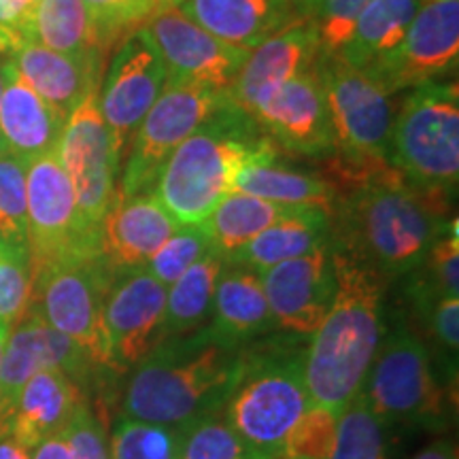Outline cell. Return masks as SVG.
I'll return each instance as SVG.
<instances>
[{
    "label": "cell",
    "mask_w": 459,
    "mask_h": 459,
    "mask_svg": "<svg viewBox=\"0 0 459 459\" xmlns=\"http://www.w3.org/2000/svg\"><path fill=\"white\" fill-rule=\"evenodd\" d=\"M321 179L334 200L330 247L383 281L415 271L451 230V196L415 187L387 160H353L334 152Z\"/></svg>",
    "instance_id": "obj_1"
},
{
    "label": "cell",
    "mask_w": 459,
    "mask_h": 459,
    "mask_svg": "<svg viewBox=\"0 0 459 459\" xmlns=\"http://www.w3.org/2000/svg\"><path fill=\"white\" fill-rule=\"evenodd\" d=\"M243 347L215 334L211 325L164 338L134 366L122 415L179 428L220 411L238 375Z\"/></svg>",
    "instance_id": "obj_2"
},
{
    "label": "cell",
    "mask_w": 459,
    "mask_h": 459,
    "mask_svg": "<svg viewBox=\"0 0 459 459\" xmlns=\"http://www.w3.org/2000/svg\"><path fill=\"white\" fill-rule=\"evenodd\" d=\"M332 257L336 274L334 300L307 344L304 378L311 404L341 412L364 387L385 336V281L334 249Z\"/></svg>",
    "instance_id": "obj_3"
},
{
    "label": "cell",
    "mask_w": 459,
    "mask_h": 459,
    "mask_svg": "<svg viewBox=\"0 0 459 459\" xmlns=\"http://www.w3.org/2000/svg\"><path fill=\"white\" fill-rule=\"evenodd\" d=\"M251 124L249 115L226 102L166 160L153 196L179 226H198L213 213L247 162L277 156L271 139L251 134Z\"/></svg>",
    "instance_id": "obj_4"
},
{
    "label": "cell",
    "mask_w": 459,
    "mask_h": 459,
    "mask_svg": "<svg viewBox=\"0 0 459 459\" xmlns=\"http://www.w3.org/2000/svg\"><path fill=\"white\" fill-rule=\"evenodd\" d=\"M302 334L251 341L240 351L238 375L220 412L247 445L279 459L285 436L311 404L304 378Z\"/></svg>",
    "instance_id": "obj_5"
},
{
    "label": "cell",
    "mask_w": 459,
    "mask_h": 459,
    "mask_svg": "<svg viewBox=\"0 0 459 459\" xmlns=\"http://www.w3.org/2000/svg\"><path fill=\"white\" fill-rule=\"evenodd\" d=\"M392 164L415 187L451 196L459 179L457 83H423L402 102L392 126Z\"/></svg>",
    "instance_id": "obj_6"
},
{
    "label": "cell",
    "mask_w": 459,
    "mask_h": 459,
    "mask_svg": "<svg viewBox=\"0 0 459 459\" xmlns=\"http://www.w3.org/2000/svg\"><path fill=\"white\" fill-rule=\"evenodd\" d=\"M361 392L385 423H445L446 394L436 377L432 351L409 325H395L383 336Z\"/></svg>",
    "instance_id": "obj_7"
},
{
    "label": "cell",
    "mask_w": 459,
    "mask_h": 459,
    "mask_svg": "<svg viewBox=\"0 0 459 459\" xmlns=\"http://www.w3.org/2000/svg\"><path fill=\"white\" fill-rule=\"evenodd\" d=\"M113 273L102 255L66 257L32 268V294L28 308L51 328L88 349L91 358L107 366L102 302Z\"/></svg>",
    "instance_id": "obj_8"
},
{
    "label": "cell",
    "mask_w": 459,
    "mask_h": 459,
    "mask_svg": "<svg viewBox=\"0 0 459 459\" xmlns=\"http://www.w3.org/2000/svg\"><path fill=\"white\" fill-rule=\"evenodd\" d=\"M226 102V91L166 82L156 105L149 108L132 136L117 192L122 196L153 192L172 152L221 111Z\"/></svg>",
    "instance_id": "obj_9"
},
{
    "label": "cell",
    "mask_w": 459,
    "mask_h": 459,
    "mask_svg": "<svg viewBox=\"0 0 459 459\" xmlns=\"http://www.w3.org/2000/svg\"><path fill=\"white\" fill-rule=\"evenodd\" d=\"M336 152L353 160L392 162V96L368 73L336 57H317Z\"/></svg>",
    "instance_id": "obj_10"
},
{
    "label": "cell",
    "mask_w": 459,
    "mask_h": 459,
    "mask_svg": "<svg viewBox=\"0 0 459 459\" xmlns=\"http://www.w3.org/2000/svg\"><path fill=\"white\" fill-rule=\"evenodd\" d=\"M28 251L32 268L43 264L100 254V234L85 226L74 189L57 152L26 166Z\"/></svg>",
    "instance_id": "obj_11"
},
{
    "label": "cell",
    "mask_w": 459,
    "mask_h": 459,
    "mask_svg": "<svg viewBox=\"0 0 459 459\" xmlns=\"http://www.w3.org/2000/svg\"><path fill=\"white\" fill-rule=\"evenodd\" d=\"M56 152L71 179L79 215L91 232L100 234L124 156L100 113L99 88L88 91L68 113Z\"/></svg>",
    "instance_id": "obj_12"
},
{
    "label": "cell",
    "mask_w": 459,
    "mask_h": 459,
    "mask_svg": "<svg viewBox=\"0 0 459 459\" xmlns=\"http://www.w3.org/2000/svg\"><path fill=\"white\" fill-rule=\"evenodd\" d=\"M457 56L459 0H429L421 4L404 39L361 71L394 96L395 91L438 82L455 71Z\"/></svg>",
    "instance_id": "obj_13"
},
{
    "label": "cell",
    "mask_w": 459,
    "mask_h": 459,
    "mask_svg": "<svg viewBox=\"0 0 459 459\" xmlns=\"http://www.w3.org/2000/svg\"><path fill=\"white\" fill-rule=\"evenodd\" d=\"M166 290L147 266L113 274L102 302L108 368H134L162 341Z\"/></svg>",
    "instance_id": "obj_14"
},
{
    "label": "cell",
    "mask_w": 459,
    "mask_h": 459,
    "mask_svg": "<svg viewBox=\"0 0 459 459\" xmlns=\"http://www.w3.org/2000/svg\"><path fill=\"white\" fill-rule=\"evenodd\" d=\"M145 28L166 68V82L228 91L251 49L238 48L204 30L179 7L158 11Z\"/></svg>",
    "instance_id": "obj_15"
},
{
    "label": "cell",
    "mask_w": 459,
    "mask_h": 459,
    "mask_svg": "<svg viewBox=\"0 0 459 459\" xmlns=\"http://www.w3.org/2000/svg\"><path fill=\"white\" fill-rule=\"evenodd\" d=\"M166 85V68L145 26L122 39L99 91L100 113L117 141L122 156L149 108Z\"/></svg>",
    "instance_id": "obj_16"
},
{
    "label": "cell",
    "mask_w": 459,
    "mask_h": 459,
    "mask_svg": "<svg viewBox=\"0 0 459 459\" xmlns=\"http://www.w3.org/2000/svg\"><path fill=\"white\" fill-rule=\"evenodd\" d=\"M96 364L99 361L91 358L88 349L51 328L48 321L28 308L22 319L11 325L4 344L0 364V426L34 375L60 370L82 387Z\"/></svg>",
    "instance_id": "obj_17"
},
{
    "label": "cell",
    "mask_w": 459,
    "mask_h": 459,
    "mask_svg": "<svg viewBox=\"0 0 459 459\" xmlns=\"http://www.w3.org/2000/svg\"><path fill=\"white\" fill-rule=\"evenodd\" d=\"M266 291L274 325L291 334L311 336L328 315L336 291L330 243L257 273Z\"/></svg>",
    "instance_id": "obj_18"
},
{
    "label": "cell",
    "mask_w": 459,
    "mask_h": 459,
    "mask_svg": "<svg viewBox=\"0 0 459 459\" xmlns=\"http://www.w3.org/2000/svg\"><path fill=\"white\" fill-rule=\"evenodd\" d=\"M254 119L271 132L273 141L298 156L325 160L336 152L328 105L315 66L273 91L255 108Z\"/></svg>",
    "instance_id": "obj_19"
},
{
    "label": "cell",
    "mask_w": 459,
    "mask_h": 459,
    "mask_svg": "<svg viewBox=\"0 0 459 459\" xmlns=\"http://www.w3.org/2000/svg\"><path fill=\"white\" fill-rule=\"evenodd\" d=\"M317 57V32L311 17L304 15L249 51L237 82L226 91L228 105L254 119L255 108L273 91L313 68Z\"/></svg>",
    "instance_id": "obj_20"
},
{
    "label": "cell",
    "mask_w": 459,
    "mask_h": 459,
    "mask_svg": "<svg viewBox=\"0 0 459 459\" xmlns=\"http://www.w3.org/2000/svg\"><path fill=\"white\" fill-rule=\"evenodd\" d=\"M179 230L153 192L122 196L115 189L105 220L100 223V254L115 273L143 268Z\"/></svg>",
    "instance_id": "obj_21"
},
{
    "label": "cell",
    "mask_w": 459,
    "mask_h": 459,
    "mask_svg": "<svg viewBox=\"0 0 459 459\" xmlns=\"http://www.w3.org/2000/svg\"><path fill=\"white\" fill-rule=\"evenodd\" d=\"M0 136L11 156L26 166L56 152L66 117L48 105L22 77L13 62L0 65Z\"/></svg>",
    "instance_id": "obj_22"
},
{
    "label": "cell",
    "mask_w": 459,
    "mask_h": 459,
    "mask_svg": "<svg viewBox=\"0 0 459 459\" xmlns=\"http://www.w3.org/2000/svg\"><path fill=\"white\" fill-rule=\"evenodd\" d=\"M179 9L221 41L245 49L304 17L300 0H186Z\"/></svg>",
    "instance_id": "obj_23"
},
{
    "label": "cell",
    "mask_w": 459,
    "mask_h": 459,
    "mask_svg": "<svg viewBox=\"0 0 459 459\" xmlns=\"http://www.w3.org/2000/svg\"><path fill=\"white\" fill-rule=\"evenodd\" d=\"M83 400L82 387L71 377L60 370H43L26 383L0 429H7L34 451L43 440L65 432Z\"/></svg>",
    "instance_id": "obj_24"
},
{
    "label": "cell",
    "mask_w": 459,
    "mask_h": 459,
    "mask_svg": "<svg viewBox=\"0 0 459 459\" xmlns=\"http://www.w3.org/2000/svg\"><path fill=\"white\" fill-rule=\"evenodd\" d=\"M9 60L26 83L65 117L88 91L99 88L100 56L77 57L48 49L39 43H22Z\"/></svg>",
    "instance_id": "obj_25"
},
{
    "label": "cell",
    "mask_w": 459,
    "mask_h": 459,
    "mask_svg": "<svg viewBox=\"0 0 459 459\" xmlns=\"http://www.w3.org/2000/svg\"><path fill=\"white\" fill-rule=\"evenodd\" d=\"M209 325L215 334L240 347L277 328L260 274L243 266H223Z\"/></svg>",
    "instance_id": "obj_26"
},
{
    "label": "cell",
    "mask_w": 459,
    "mask_h": 459,
    "mask_svg": "<svg viewBox=\"0 0 459 459\" xmlns=\"http://www.w3.org/2000/svg\"><path fill=\"white\" fill-rule=\"evenodd\" d=\"M330 243V215L321 209L302 206L296 213L266 228L240 247L226 264L262 273L274 264L307 255Z\"/></svg>",
    "instance_id": "obj_27"
},
{
    "label": "cell",
    "mask_w": 459,
    "mask_h": 459,
    "mask_svg": "<svg viewBox=\"0 0 459 459\" xmlns=\"http://www.w3.org/2000/svg\"><path fill=\"white\" fill-rule=\"evenodd\" d=\"M298 209L302 206L274 204L232 189L203 221V228L209 237L211 249L226 262L234 251L254 240L266 228L296 213Z\"/></svg>",
    "instance_id": "obj_28"
},
{
    "label": "cell",
    "mask_w": 459,
    "mask_h": 459,
    "mask_svg": "<svg viewBox=\"0 0 459 459\" xmlns=\"http://www.w3.org/2000/svg\"><path fill=\"white\" fill-rule=\"evenodd\" d=\"M277 156L247 162L234 177L232 189L285 206H311L330 215L334 194L321 177L274 164Z\"/></svg>",
    "instance_id": "obj_29"
},
{
    "label": "cell",
    "mask_w": 459,
    "mask_h": 459,
    "mask_svg": "<svg viewBox=\"0 0 459 459\" xmlns=\"http://www.w3.org/2000/svg\"><path fill=\"white\" fill-rule=\"evenodd\" d=\"M421 9V0H370L336 60L366 68L398 45Z\"/></svg>",
    "instance_id": "obj_30"
},
{
    "label": "cell",
    "mask_w": 459,
    "mask_h": 459,
    "mask_svg": "<svg viewBox=\"0 0 459 459\" xmlns=\"http://www.w3.org/2000/svg\"><path fill=\"white\" fill-rule=\"evenodd\" d=\"M223 266V257L211 249L166 290L162 341L204 328L211 319L215 285Z\"/></svg>",
    "instance_id": "obj_31"
},
{
    "label": "cell",
    "mask_w": 459,
    "mask_h": 459,
    "mask_svg": "<svg viewBox=\"0 0 459 459\" xmlns=\"http://www.w3.org/2000/svg\"><path fill=\"white\" fill-rule=\"evenodd\" d=\"M28 39L66 56L102 57L94 22L82 0H37Z\"/></svg>",
    "instance_id": "obj_32"
},
{
    "label": "cell",
    "mask_w": 459,
    "mask_h": 459,
    "mask_svg": "<svg viewBox=\"0 0 459 459\" xmlns=\"http://www.w3.org/2000/svg\"><path fill=\"white\" fill-rule=\"evenodd\" d=\"M330 459H389L385 421L359 392L338 412L336 443Z\"/></svg>",
    "instance_id": "obj_33"
},
{
    "label": "cell",
    "mask_w": 459,
    "mask_h": 459,
    "mask_svg": "<svg viewBox=\"0 0 459 459\" xmlns=\"http://www.w3.org/2000/svg\"><path fill=\"white\" fill-rule=\"evenodd\" d=\"M179 459H266L247 445L220 411L179 426Z\"/></svg>",
    "instance_id": "obj_34"
},
{
    "label": "cell",
    "mask_w": 459,
    "mask_h": 459,
    "mask_svg": "<svg viewBox=\"0 0 459 459\" xmlns=\"http://www.w3.org/2000/svg\"><path fill=\"white\" fill-rule=\"evenodd\" d=\"M111 459H179V428L122 415L111 429Z\"/></svg>",
    "instance_id": "obj_35"
},
{
    "label": "cell",
    "mask_w": 459,
    "mask_h": 459,
    "mask_svg": "<svg viewBox=\"0 0 459 459\" xmlns=\"http://www.w3.org/2000/svg\"><path fill=\"white\" fill-rule=\"evenodd\" d=\"M32 294V264L28 247L0 240V325H11L28 311Z\"/></svg>",
    "instance_id": "obj_36"
},
{
    "label": "cell",
    "mask_w": 459,
    "mask_h": 459,
    "mask_svg": "<svg viewBox=\"0 0 459 459\" xmlns=\"http://www.w3.org/2000/svg\"><path fill=\"white\" fill-rule=\"evenodd\" d=\"M336 423L338 412L308 404L285 436L279 459H330L336 443Z\"/></svg>",
    "instance_id": "obj_37"
},
{
    "label": "cell",
    "mask_w": 459,
    "mask_h": 459,
    "mask_svg": "<svg viewBox=\"0 0 459 459\" xmlns=\"http://www.w3.org/2000/svg\"><path fill=\"white\" fill-rule=\"evenodd\" d=\"M0 240L28 247L26 164L9 152L0 156Z\"/></svg>",
    "instance_id": "obj_38"
},
{
    "label": "cell",
    "mask_w": 459,
    "mask_h": 459,
    "mask_svg": "<svg viewBox=\"0 0 459 459\" xmlns=\"http://www.w3.org/2000/svg\"><path fill=\"white\" fill-rule=\"evenodd\" d=\"M94 22L102 51L122 41L132 30L145 26L158 13L153 0H82Z\"/></svg>",
    "instance_id": "obj_39"
},
{
    "label": "cell",
    "mask_w": 459,
    "mask_h": 459,
    "mask_svg": "<svg viewBox=\"0 0 459 459\" xmlns=\"http://www.w3.org/2000/svg\"><path fill=\"white\" fill-rule=\"evenodd\" d=\"M209 251L211 243L203 223H198V226H179V230L166 240L162 249L152 257V262L147 264V271L160 283L170 287L194 262H198Z\"/></svg>",
    "instance_id": "obj_40"
},
{
    "label": "cell",
    "mask_w": 459,
    "mask_h": 459,
    "mask_svg": "<svg viewBox=\"0 0 459 459\" xmlns=\"http://www.w3.org/2000/svg\"><path fill=\"white\" fill-rule=\"evenodd\" d=\"M370 0H324L311 15L319 57H336L351 37L355 22Z\"/></svg>",
    "instance_id": "obj_41"
},
{
    "label": "cell",
    "mask_w": 459,
    "mask_h": 459,
    "mask_svg": "<svg viewBox=\"0 0 459 459\" xmlns=\"http://www.w3.org/2000/svg\"><path fill=\"white\" fill-rule=\"evenodd\" d=\"M62 434L66 438L71 459H111L107 429L85 400L77 406Z\"/></svg>",
    "instance_id": "obj_42"
},
{
    "label": "cell",
    "mask_w": 459,
    "mask_h": 459,
    "mask_svg": "<svg viewBox=\"0 0 459 459\" xmlns=\"http://www.w3.org/2000/svg\"><path fill=\"white\" fill-rule=\"evenodd\" d=\"M429 336L443 349L445 355L457 361V347H459V298H440L429 311L421 317Z\"/></svg>",
    "instance_id": "obj_43"
},
{
    "label": "cell",
    "mask_w": 459,
    "mask_h": 459,
    "mask_svg": "<svg viewBox=\"0 0 459 459\" xmlns=\"http://www.w3.org/2000/svg\"><path fill=\"white\" fill-rule=\"evenodd\" d=\"M30 459H71L65 434L60 432V434L51 436V438H48V440H43V443L32 451Z\"/></svg>",
    "instance_id": "obj_44"
},
{
    "label": "cell",
    "mask_w": 459,
    "mask_h": 459,
    "mask_svg": "<svg viewBox=\"0 0 459 459\" xmlns=\"http://www.w3.org/2000/svg\"><path fill=\"white\" fill-rule=\"evenodd\" d=\"M32 451L28 449L15 438L13 434H9L7 429H0V459H30Z\"/></svg>",
    "instance_id": "obj_45"
},
{
    "label": "cell",
    "mask_w": 459,
    "mask_h": 459,
    "mask_svg": "<svg viewBox=\"0 0 459 459\" xmlns=\"http://www.w3.org/2000/svg\"><path fill=\"white\" fill-rule=\"evenodd\" d=\"M412 459H457V446L451 440H434L426 449H421Z\"/></svg>",
    "instance_id": "obj_46"
},
{
    "label": "cell",
    "mask_w": 459,
    "mask_h": 459,
    "mask_svg": "<svg viewBox=\"0 0 459 459\" xmlns=\"http://www.w3.org/2000/svg\"><path fill=\"white\" fill-rule=\"evenodd\" d=\"M321 3H324V0H304V15L311 17L315 11L319 9Z\"/></svg>",
    "instance_id": "obj_47"
},
{
    "label": "cell",
    "mask_w": 459,
    "mask_h": 459,
    "mask_svg": "<svg viewBox=\"0 0 459 459\" xmlns=\"http://www.w3.org/2000/svg\"><path fill=\"white\" fill-rule=\"evenodd\" d=\"M9 330L7 325H0V364H3V353H4V344H7L9 338Z\"/></svg>",
    "instance_id": "obj_48"
},
{
    "label": "cell",
    "mask_w": 459,
    "mask_h": 459,
    "mask_svg": "<svg viewBox=\"0 0 459 459\" xmlns=\"http://www.w3.org/2000/svg\"><path fill=\"white\" fill-rule=\"evenodd\" d=\"M186 3V0H160V4H162V9H170V7H181V4ZM160 9V11H162Z\"/></svg>",
    "instance_id": "obj_49"
},
{
    "label": "cell",
    "mask_w": 459,
    "mask_h": 459,
    "mask_svg": "<svg viewBox=\"0 0 459 459\" xmlns=\"http://www.w3.org/2000/svg\"><path fill=\"white\" fill-rule=\"evenodd\" d=\"M3 153H7V147H4V141H3V136H0V156H3Z\"/></svg>",
    "instance_id": "obj_50"
},
{
    "label": "cell",
    "mask_w": 459,
    "mask_h": 459,
    "mask_svg": "<svg viewBox=\"0 0 459 459\" xmlns=\"http://www.w3.org/2000/svg\"><path fill=\"white\" fill-rule=\"evenodd\" d=\"M153 3H156V4H158V11H160V9H162V4H160V0H153Z\"/></svg>",
    "instance_id": "obj_51"
},
{
    "label": "cell",
    "mask_w": 459,
    "mask_h": 459,
    "mask_svg": "<svg viewBox=\"0 0 459 459\" xmlns=\"http://www.w3.org/2000/svg\"><path fill=\"white\" fill-rule=\"evenodd\" d=\"M0 94H3V79H0Z\"/></svg>",
    "instance_id": "obj_52"
},
{
    "label": "cell",
    "mask_w": 459,
    "mask_h": 459,
    "mask_svg": "<svg viewBox=\"0 0 459 459\" xmlns=\"http://www.w3.org/2000/svg\"><path fill=\"white\" fill-rule=\"evenodd\" d=\"M300 4H302V11H304V0H300Z\"/></svg>",
    "instance_id": "obj_53"
},
{
    "label": "cell",
    "mask_w": 459,
    "mask_h": 459,
    "mask_svg": "<svg viewBox=\"0 0 459 459\" xmlns=\"http://www.w3.org/2000/svg\"><path fill=\"white\" fill-rule=\"evenodd\" d=\"M28 3H37V0H28Z\"/></svg>",
    "instance_id": "obj_54"
}]
</instances>
